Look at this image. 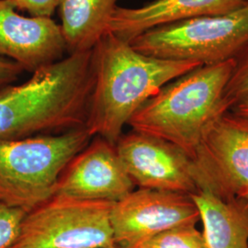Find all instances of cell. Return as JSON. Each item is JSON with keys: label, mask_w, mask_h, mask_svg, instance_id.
<instances>
[{"label": "cell", "mask_w": 248, "mask_h": 248, "mask_svg": "<svg viewBox=\"0 0 248 248\" xmlns=\"http://www.w3.org/2000/svg\"><path fill=\"white\" fill-rule=\"evenodd\" d=\"M191 160L198 191L222 200L238 197L248 188V119L232 110L206 129Z\"/></svg>", "instance_id": "obj_7"}, {"label": "cell", "mask_w": 248, "mask_h": 248, "mask_svg": "<svg viewBox=\"0 0 248 248\" xmlns=\"http://www.w3.org/2000/svg\"><path fill=\"white\" fill-rule=\"evenodd\" d=\"M200 221L190 195L146 188L133 190L110 212L114 243L124 248H136L163 232Z\"/></svg>", "instance_id": "obj_8"}, {"label": "cell", "mask_w": 248, "mask_h": 248, "mask_svg": "<svg viewBox=\"0 0 248 248\" xmlns=\"http://www.w3.org/2000/svg\"><path fill=\"white\" fill-rule=\"evenodd\" d=\"M23 71L24 69L18 62L0 55V89L8 87L16 81Z\"/></svg>", "instance_id": "obj_19"}, {"label": "cell", "mask_w": 248, "mask_h": 248, "mask_svg": "<svg viewBox=\"0 0 248 248\" xmlns=\"http://www.w3.org/2000/svg\"><path fill=\"white\" fill-rule=\"evenodd\" d=\"M234 59L201 65L172 80L142 104L128 125L171 142L189 155L210 124L230 111L222 95Z\"/></svg>", "instance_id": "obj_3"}, {"label": "cell", "mask_w": 248, "mask_h": 248, "mask_svg": "<svg viewBox=\"0 0 248 248\" xmlns=\"http://www.w3.org/2000/svg\"><path fill=\"white\" fill-rule=\"evenodd\" d=\"M248 43V4L226 14L202 16L142 33L130 44L145 55L198 62H225Z\"/></svg>", "instance_id": "obj_5"}, {"label": "cell", "mask_w": 248, "mask_h": 248, "mask_svg": "<svg viewBox=\"0 0 248 248\" xmlns=\"http://www.w3.org/2000/svg\"><path fill=\"white\" fill-rule=\"evenodd\" d=\"M105 248H121V247H119V246H117V245H112V246H109V247H107Z\"/></svg>", "instance_id": "obj_22"}, {"label": "cell", "mask_w": 248, "mask_h": 248, "mask_svg": "<svg viewBox=\"0 0 248 248\" xmlns=\"http://www.w3.org/2000/svg\"><path fill=\"white\" fill-rule=\"evenodd\" d=\"M231 110L237 115L242 116V117H245L248 119V99L241 102L233 108H232Z\"/></svg>", "instance_id": "obj_20"}, {"label": "cell", "mask_w": 248, "mask_h": 248, "mask_svg": "<svg viewBox=\"0 0 248 248\" xmlns=\"http://www.w3.org/2000/svg\"></svg>", "instance_id": "obj_24"}, {"label": "cell", "mask_w": 248, "mask_h": 248, "mask_svg": "<svg viewBox=\"0 0 248 248\" xmlns=\"http://www.w3.org/2000/svg\"><path fill=\"white\" fill-rule=\"evenodd\" d=\"M94 85L93 49L70 53L0 89V140L64 133L86 126Z\"/></svg>", "instance_id": "obj_1"}, {"label": "cell", "mask_w": 248, "mask_h": 248, "mask_svg": "<svg viewBox=\"0 0 248 248\" xmlns=\"http://www.w3.org/2000/svg\"><path fill=\"white\" fill-rule=\"evenodd\" d=\"M12 0H0V55L27 71L57 62L66 50L61 26L51 17H25Z\"/></svg>", "instance_id": "obj_11"}, {"label": "cell", "mask_w": 248, "mask_h": 248, "mask_svg": "<svg viewBox=\"0 0 248 248\" xmlns=\"http://www.w3.org/2000/svg\"><path fill=\"white\" fill-rule=\"evenodd\" d=\"M134 186L115 144L96 136L64 169L55 195L115 203Z\"/></svg>", "instance_id": "obj_10"}, {"label": "cell", "mask_w": 248, "mask_h": 248, "mask_svg": "<svg viewBox=\"0 0 248 248\" xmlns=\"http://www.w3.org/2000/svg\"><path fill=\"white\" fill-rule=\"evenodd\" d=\"M203 224L207 248H248V200H222L206 191L190 195Z\"/></svg>", "instance_id": "obj_13"}, {"label": "cell", "mask_w": 248, "mask_h": 248, "mask_svg": "<svg viewBox=\"0 0 248 248\" xmlns=\"http://www.w3.org/2000/svg\"><path fill=\"white\" fill-rule=\"evenodd\" d=\"M119 0H62L61 29L68 54L92 50L108 32Z\"/></svg>", "instance_id": "obj_14"}, {"label": "cell", "mask_w": 248, "mask_h": 248, "mask_svg": "<svg viewBox=\"0 0 248 248\" xmlns=\"http://www.w3.org/2000/svg\"><path fill=\"white\" fill-rule=\"evenodd\" d=\"M27 213L0 202V248H9L17 240Z\"/></svg>", "instance_id": "obj_17"}, {"label": "cell", "mask_w": 248, "mask_h": 248, "mask_svg": "<svg viewBox=\"0 0 248 248\" xmlns=\"http://www.w3.org/2000/svg\"><path fill=\"white\" fill-rule=\"evenodd\" d=\"M116 150L139 188L194 194L191 160L185 151L157 137L132 131L123 134Z\"/></svg>", "instance_id": "obj_9"}, {"label": "cell", "mask_w": 248, "mask_h": 248, "mask_svg": "<svg viewBox=\"0 0 248 248\" xmlns=\"http://www.w3.org/2000/svg\"><path fill=\"white\" fill-rule=\"evenodd\" d=\"M238 197H242V198H245V199H248V188L244 189L238 195Z\"/></svg>", "instance_id": "obj_21"}, {"label": "cell", "mask_w": 248, "mask_h": 248, "mask_svg": "<svg viewBox=\"0 0 248 248\" xmlns=\"http://www.w3.org/2000/svg\"><path fill=\"white\" fill-rule=\"evenodd\" d=\"M136 248H207L202 232L196 225L179 226L163 232Z\"/></svg>", "instance_id": "obj_15"}, {"label": "cell", "mask_w": 248, "mask_h": 248, "mask_svg": "<svg viewBox=\"0 0 248 248\" xmlns=\"http://www.w3.org/2000/svg\"><path fill=\"white\" fill-rule=\"evenodd\" d=\"M92 135L85 127L0 140V202L30 213L56 193L62 172Z\"/></svg>", "instance_id": "obj_4"}, {"label": "cell", "mask_w": 248, "mask_h": 248, "mask_svg": "<svg viewBox=\"0 0 248 248\" xmlns=\"http://www.w3.org/2000/svg\"><path fill=\"white\" fill-rule=\"evenodd\" d=\"M62 0H16V8L27 11L31 16L51 17Z\"/></svg>", "instance_id": "obj_18"}, {"label": "cell", "mask_w": 248, "mask_h": 248, "mask_svg": "<svg viewBox=\"0 0 248 248\" xmlns=\"http://www.w3.org/2000/svg\"><path fill=\"white\" fill-rule=\"evenodd\" d=\"M113 202L54 195L24 217L9 248H105L115 245Z\"/></svg>", "instance_id": "obj_6"}, {"label": "cell", "mask_w": 248, "mask_h": 248, "mask_svg": "<svg viewBox=\"0 0 248 248\" xmlns=\"http://www.w3.org/2000/svg\"><path fill=\"white\" fill-rule=\"evenodd\" d=\"M233 59L234 65L222 95L223 103L229 110L248 99V43Z\"/></svg>", "instance_id": "obj_16"}, {"label": "cell", "mask_w": 248, "mask_h": 248, "mask_svg": "<svg viewBox=\"0 0 248 248\" xmlns=\"http://www.w3.org/2000/svg\"><path fill=\"white\" fill-rule=\"evenodd\" d=\"M12 1H16V0H12Z\"/></svg>", "instance_id": "obj_23"}, {"label": "cell", "mask_w": 248, "mask_h": 248, "mask_svg": "<svg viewBox=\"0 0 248 248\" xmlns=\"http://www.w3.org/2000/svg\"><path fill=\"white\" fill-rule=\"evenodd\" d=\"M248 4V0H153L139 8L117 7L108 31L130 44L152 29L202 16L226 14Z\"/></svg>", "instance_id": "obj_12"}, {"label": "cell", "mask_w": 248, "mask_h": 248, "mask_svg": "<svg viewBox=\"0 0 248 248\" xmlns=\"http://www.w3.org/2000/svg\"><path fill=\"white\" fill-rule=\"evenodd\" d=\"M201 65L145 55L108 31L93 48L94 85L86 128L92 137L116 144L144 102Z\"/></svg>", "instance_id": "obj_2"}]
</instances>
